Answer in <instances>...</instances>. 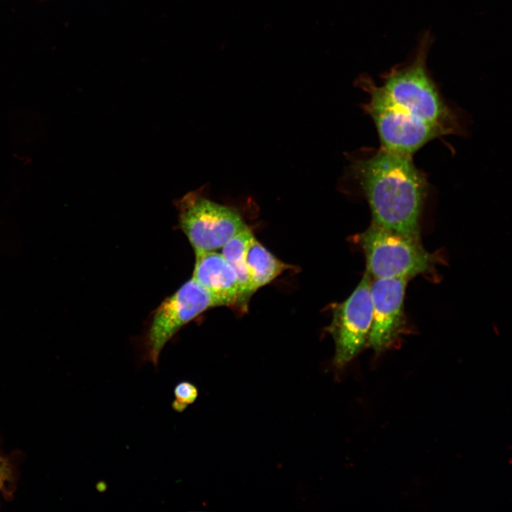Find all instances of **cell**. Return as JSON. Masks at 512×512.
<instances>
[{
	"label": "cell",
	"mask_w": 512,
	"mask_h": 512,
	"mask_svg": "<svg viewBox=\"0 0 512 512\" xmlns=\"http://www.w3.org/2000/svg\"><path fill=\"white\" fill-rule=\"evenodd\" d=\"M355 172L368 201L372 223L420 240L419 223L426 183L410 155L382 148L358 162Z\"/></svg>",
	"instance_id": "1"
},
{
	"label": "cell",
	"mask_w": 512,
	"mask_h": 512,
	"mask_svg": "<svg viewBox=\"0 0 512 512\" xmlns=\"http://www.w3.org/2000/svg\"><path fill=\"white\" fill-rule=\"evenodd\" d=\"M427 42L420 46L412 64L392 69L380 87L400 110L449 134L456 130L457 122L427 73Z\"/></svg>",
	"instance_id": "2"
},
{
	"label": "cell",
	"mask_w": 512,
	"mask_h": 512,
	"mask_svg": "<svg viewBox=\"0 0 512 512\" xmlns=\"http://www.w3.org/2000/svg\"><path fill=\"white\" fill-rule=\"evenodd\" d=\"M365 253L366 272L373 279L411 278L430 271L434 257L420 240L380 227L373 223L358 236Z\"/></svg>",
	"instance_id": "3"
},
{
	"label": "cell",
	"mask_w": 512,
	"mask_h": 512,
	"mask_svg": "<svg viewBox=\"0 0 512 512\" xmlns=\"http://www.w3.org/2000/svg\"><path fill=\"white\" fill-rule=\"evenodd\" d=\"M361 82L370 95L364 109L375 124L383 149L411 155L429 141L447 134L439 127L400 110L370 79L363 78Z\"/></svg>",
	"instance_id": "4"
},
{
	"label": "cell",
	"mask_w": 512,
	"mask_h": 512,
	"mask_svg": "<svg viewBox=\"0 0 512 512\" xmlns=\"http://www.w3.org/2000/svg\"><path fill=\"white\" fill-rule=\"evenodd\" d=\"M371 282L372 277L366 271L350 297L334 307L329 331L335 343L332 366L336 380L338 373L367 343L372 323Z\"/></svg>",
	"instance_id": "5"
},
{
	"label": "cell",
	"mask_w": 512,
	"mask_h": 512,
	"mask_svg": "<svg viewBox=\"0 0 512 512\" xmlns=\"http://www.w3.org/2000/svg\"><path fill=\"white\" fill-rule=\"evenodd\" d=\"M218 306L193 278L185 282L155 311L144 341V359L156 368L162 349L174 334L203 311Z\"/></svg>",
	"instance_id": "6"
},
{
	"label": "cell",
	"mask_w": 512,
	"mask_h": 512,
	"mask_svg": "<svg viewBox=\"0 0 512 512\" xmlns=\"http://www.w3.org/2000/svg\"><path fill=\"white\" fill-rule=\"evenodd\" d=\"M179 224L195 252L215 251L247 228L236 210L193 195L179 204Z\"/></svg>",
	"instance_id": "7"
},
{
	"label": "cell",
	"mask_w": 512,
	"mask_h": 512,
	"mask_svg": "<svg viewBox=\"0 0 512 512\" xmlns=\"http://www.w3.org/2000/svg\"><path fill=\"white\" fill-rule=\"evenodd\" d=\"M407 280L402 277L372 279V323L367 343L376 354L389 348L402 330Z\"/></svg>",
	"instance_id": "8"
},
{
	"label": "cell",
	"mask_w": 512,
	"mask_h": 512,
	"mask_svg": "<svg viewBox=\"0 0 512 512\" xmlns=\"http://www.w3.org/2000/svg\"><path fill=\"white\" fill-rule=\"evenodd\" d=\"M195 253L192 278L213 296L218 306L239 304L237 276L223 255L215 251Z\"/></svg>",
	"instance_id": "9"
},
{
	"label": "cell",
	"mask_w": 512,
	"mask_h": 512,
	"mask_svg": "<svg viewBox=\"0 0 512 512\" xmlns=\"http://www.w3.org/2000/svg\"><path fill=\"white\" fill-rule=\"evenodd\" d=\"M252 292L269 284L289 266L278 260L253 236L246 255Z\"/></svg>",
	"instance_id": "10"
},
{
	"label": "cell",
	"mask_w": 512,
	"mask_h": 512,
	"mask_svg": "<svg viewBox=\"0 0 512 512\" xmlns=\"http://www.w3.org/2000/svg\"><path fill=\"white\" fill-rule=\"evenodd\" d=\"M247 227L231 238L221 248V254L233 267L240 289L239 304L243 306L254 293L248 274L246 255L249 243L253 237Z\"/></svg>",
	"instance_id": "11"
},
{
	"label": "cell",
	"mask_w": 512,
	"mask_h": 512,
	"mask_svg": "<svg viewBox=\"0 0 512 512\" xmlns=\"http://www.w3.org/2000/svg\"><path fill=\"white\" fill-rule=\"evenodd\" d=\"M175 400L188 407L197 400L199 394L198 387L191 381L178 382L173 390Z\"/></svg>",
	"instance_id": "12"
},
{
	"label": "cell",
	"mask_w": 512,
	"mask_h": 512,
	"mask_svg": "<svg viewBox=\"0 0 512 512\" xmlns=\"http://www.w3.org/2000/svg\"><path fill=\"white\" fill-rule=\"evenodd\" d=\"M9 474V466L6 461L0 456V487L8 478Z\"/></svg>",
	"instance_id": "13"
},
{
	"label": "cell",
	"mask_w": 512,
	"mask_h": 512,
	"mask_svg": "<svg viewBox=\"0 0 512 512\" xmlns=\"http://www.w3.org/2000/svg\"><path fill=\"white\" fill-rule=\"evenodd\" d=\"M171 407L175 412L181 413L187 409L188 406L174 399L171 402Z\"/></svg>",
	"instance_id": "14"
}]
</instances>
